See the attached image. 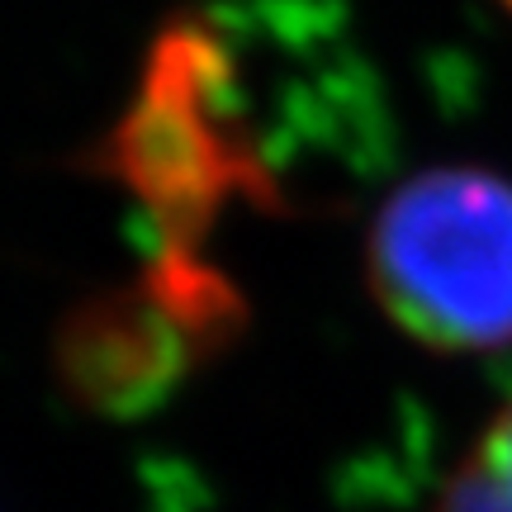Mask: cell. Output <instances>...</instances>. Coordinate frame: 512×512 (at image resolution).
I'll list each match as a JSON object with an SVG mask.
<instances>
[{"mask_svg": "<svg viewBox=\"0 0 512 512\" xmlns=\"http://www.w3.org/2000/svg\"><path fill=\"white\" fill-rule=\"evenodd\" d=\"M366 280L422 347H512V181L489 166H427L394 185L370 219Z\"/></svg>", "mask_w": 512, "mask_h": 512, "instance_id": "cell-1", "label": "cell"}, {"mask_svg": "<svg viewBox=\"0 0 512 512\" xmlns=\"http://www.w3.org/2000/svg\"><path fill=\"white\" fill-rule=\"evenodd\" d=\"M228 53L204 24H171L138 76L124 119L95 152V166L157 223L162 247L200 252L233 200L275 204L266 171L228 105Z\"/></svg>", "mask_w": 512, "mask_h": 512, "instance_id": "cell-2", "label": "cell"}, {"mask_svg": "<svg viewBox=\"0 0 512 512\" xmlns=\"http://www.w3.org/2000/svg\"><path fill=\"white\" fill-rule=\"evenodd\" d=\"M247 299L204 252H162L133 285L81 299L57 328V380L76 403L110 418L147 413L233 347Z\"/></svg>", "mask_w": 512, "mask_h": 512, "instance_id": "cell-3", "label": "cell"}, {"mask_svg": "<svg viewBox=\"0 0 512 512\" xmlns=\"http://www.w3.org/2000/svg\"><path fill=\"white\" fill-rule=\"evenodd\" d=\"M432 512H512V399L456 460Z\"/></svg>", "mask_w": 512, "mask_h": 512, "instance_id": "cell-4", "label": "cell"}, {"mask_svg": "<svg viewBox=\"0 0 512 512\" xmlns=\"http://www.w3.org/2000/svg\"><path fill=\"white\" fill-rule=\"evenodd\" d=\"M503 10H512V0H503Z\"/></svg>", "mask_w": 512, "mask_h": 512, "instance_id": "cell-5", "label": "cell"}]
</instances>
